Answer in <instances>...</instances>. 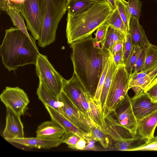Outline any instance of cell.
<instances>
[{
  "label": "cell",
  "instance_id": "2e32d148",
  "mask_svg": "<svg viewBox=\"0 0 157 157\" xmlns=\"http://www.w3.org/2000/svg\"><path fill=\"white\" fill-rule=\"evenodd\" d=\"M9 143H15L30 148L49 149L57 147L61 143V139L58 140H50L37 137H23L5 139Z\"/></svg>",
  "mask_w": 157,
  "mask_h": 157
},
{
  "label": "cell",
  "instance_id": "7bdbcfd3",
  "mask_svg": "<svg viewBox=\"0 0 157 157\" xmlns=\"http://www.w3.org/2000/svg\"><path fill=\"white\" fill-rule=\"evenodd\" d=\"M112 56L113 61L117 66L120 64H122L123 50L117 52Z\"/></svg>",
  "mask_w": 157,
  "mask_h": 157
},
{
  "label": "cell",
  "instance_id": "ffe728a7",
  "mask_svg": "<svg viewBox=\"0 0 157 157\" xmlns=\"http://www.w3.org/2000/svg\"><path fill=\"white\" fill-rule=\"evenodd\" d=\"M128 32L130 34L134 46H138L141 48H145L151 44L143 27L139 23V19L137 18H131Z\"/></svg>",
  "mask_w": 157,
  "mask_h": 157
},
{
  "label": "cell",
  "instance_id": "ac0fdd59",
  "mask_svg": "<svg viewBox=\"0 0 157 157\" xmlns=\"http://www.w3.org/2000/svg\"><path fill=\"white\" fill-rule=\"evenodd\" d=\"M137 121V134L138 136L147 140L154 137V132L157 126V110Z\"/></svg>",
  "mask_w": 157,
  "mask_h": 157
},
{
  "label": "cell",
  "instance_id": "e575fe53",
  "mask_svg": "<svg viewBox=\"0 0 157 157\" xmlns=\"http://www.w3.org/2000/svg\"><path fill=\"white\" fill-rule=\"evenodd\" d=\"M128 8L132 17L139 19L140 16L142 2L140 0H127Z\"/></svg>",
  "mask_w": 157,
  "mask_h": 157
},
{
  "label": "cell",
  "instance_id": "60d3db41",
  "mask_svg": "<svg viewBox=\"0 0 157 157\" xmlns=\"http://www.w3.org/2000/svg\"><path fill=\"white\" fill-rule=\"evenodd\" d=\"M145 54L144 48H141L139 56L134 67L133 73L141 71L145 61Z\"/></svg>",
  "mask_w": 157,
  "mask_h": 157
},
{
  "label": "cell",
  "instance_id": "cb8c5ba5",
  "mask_svg": "<svg viewBox=\"0 0 157 157\" xmlns=\"http://www.w3.org/2000/svg\"><path fill=\"white\" fill-rule=\"evenodd\" d=\"M144 49L145 61L141 71L147 72L157 66V46L151 44Z\"/></svg>",
  "mask_w": 157,
  "mask_h": 157
},
{
  "label": "cell",
  "instance_id": "e0dca14e",
  "mask_svg": "<svg viewBox=\"0 0 157 157\" xmlns=\"http://www.w3.org/2000/svg\"><path fill=\"white\" fill-rule=\"evenodd\" d=\"M65 132L61 126L52 120L41 123L36 131V137L50 140L60 139Z\"/></svg>",
  "mask_w": 157,
  "mask_h": 157
},
{
  "label": "cell",
  "instance_id": "83f0119b",
  "mask_svg": "<svg viewBox=\"0 0 157 157\" xmlns=\"http://www.w3.org/2000/svg\"><path fill=\"white\" fill-rule=\"evenodd\" d=\"M90 128L91 136L89 138L94 139L96 142L99 141L104 148H109L111 142L108 135L103 132L93 121H91V126Z\"/></svg>",
  "mask_w": 157,
  "mask_h": 157
},
{
  "label": "cell",
  "instance_id": "bcb514c9",
  "mask_svg": "<svg viewBox=\"0 0 157 157\" xmlns=\"http://www.w3.org/2000/svg\"><path fill=\"white\" fill-rule=\"evenodd\" d=\"M112 6L113 10L116 8V2L117 0H106Z\"/></svg>",
  "mask_w": 157,
  "mask_h": 157
},
{
  "label": "cell",
  "instance_id": "7a4b0ae2",
  "mask_svg": "<svg viewBox=\"0 0 157 157\" xmlns=\"http://www.w3.org/2000/svg\"><path fill=\"white\" fill-rule=\"evenodd\" d=\"M40 53L36 42L32 40L19 28L11 27L5 30L0 47L2 63L9 71L19 67L36 65Z\"/></svg>",
  "mask_w": 157,
  "mask_h": 157
},
{
  "label": "cell",
  "instance_id": "f546056e",
  "mask_svg": "<svg viewBox=\"0 0 157 157\" xmlns=\"http://www.w3.org/2000/svg\"><path fill=\"white\" fill-rule=\"evenodd\" d=\"M109 26L120 31L126 37L128 33L124 24L116 8L107 21Z\"/></svg>",
  "mask_w": 157,
  "mask_h": 157
},
{
  "label": "cell",
  "instance_id": "4316f807",
  "mask_svg": "<svg viewBox=\"0 0 157 157\" xmlns=\"http://www.w3.org/2000/svg\"><path fill=\"white\" fill-rule=\"evenodd\" d=\"M126 37L120 31L109 26L105 38L101 43V48L110 52L113 45L118 40H124Z\"/></svg>",
  "mask_w": 157,
  "mask_h": 157
},
{
  "label": "cell",
  "instance_id": "d4e9b609",
  "mask_svg": "<svg viewBox=\"0 0 157 157\" xmlns=\"http://www.w3.org/2000/svg\"><path fill=\"white\" fill-rule=\"evenodd\" d=\"M90 106L94 121L103 132L106 133L105 117L101 105L90 98Z\"/></svg>",
  "mask_w": 157,
  "mask_h": 157
},
{
  "label": "cell",
  "instance_id": "ba28073f",
  "mask_svg": "<svg viewBox=\"0 0 157 157\" xmlns=\"http://www.w3.org/2000/svg\"><path fill=\"white\" fill-rule=\"evenodd\" d=\"M62 90L86 117L93 120L90 111V98L74 73L69 80L64 78Z\"/></svg>",
  "mask_w": 157,
  "mask_h": 157
},
{
  "label": "cell",
  "instance_id": "9a60e30c",
  "mask_svg": "<svg viewBox=\"0 0 157 157\" xmlns=\"http://www.w3.org/2000/svg\"><path fill=\"white\" fill-rule=\"evenodd\" d=\"M157 77V66L147 72L140 71L132 73L129 81V90L131 89L135 95L144 92V90Z\"/></svg>",
  "mask_w": 157,
  "mask_h": 157
},
{
  "label": "cell",
  "instance_id": "277c9868",
  "mask_svg": "<svg viewBox=\"0 0 157 157\" xmlns=\"http://www.w3.org/2000/svg\"><path fill=\"white\" fill-rule=\"evenodd\" d=\"M46 10L38 44L44 48L55 41L58 24L67 10V0H45Z\"/></svg>",
  "mask_w": 157,
  "mask_h": 157
},
{
  "label": "cell",
  "instance_id": "7dc6e473",
  "mask_svg": "<svg viewBox=\"0 0 157 157\" xmlns=\"http://www.w3.org/2000/svg\"><path fill=\"white\" fill-rule=\"evenodd\" d=\"M94 2H102L103 1H106V0H91Z\"/></svg>",
  "mask_w": 157,
  "mask_h": 157
},
{
  "label": "cell",
  "instance_id": "8d00e7d4",
  "mask_svg": "<svg viewBox=\"0 0 157 157\" xmlns=\"http://www.w3.org/2000/svg\"><path fill=\"white\" fill-rule=\"evenodd\" d=\"M133 151H157V136L147 140L146 142L132 149Z\"/></svg>",
  "mask_w": 157,
  "mask_h": 157
},
{
  "label": "cell",
  "instance_id": "ee69618b",
  "mask_svg": "<svg viewBox=\"0 0 157 157\" xmlns=\"http://www.w3.org/2000/svg\"><path fill=\"white\" fill-rule=\"evenodd\" d=\"M87 142L86 140L84 138H80L75 145V149L83 150Z\"/></svg>",
  "mask_w": 157,
  "mask_h": 157
},
{
  "label": "cell",
  "instance_id": "d590c367",
  "mask_svg": "<svg viewBox=\"0 0 157 157\" xmlns=\"http://www.w3.org/2000/svg\"><path fill=\"white\" fill-rule=\"evenodd\" d=\"M111 59V54L108 60L105 67L100 79L97 90L93 99L101 105L100 98L103 84L109 65Z\"/></svg>",
  "mask_w": 157,
  "mask_h": 157
},
{
  "label": "cell",
  "instance_id": "7c38bea8",
  "mask_svg": "<svg viewBox=\"0 0 157 157\" xmlns=\"http://www.w3.org/2000/svg\"><path fill=\"white\" fill-rule=\"evenodd\" d=\"M131 101L133 112L137 121L157 110V103L152 102L144 92L135 95L131 98Z\"/></svg>",
  "mask_w": 157,
  "mask_h": 157
},
{
  "label": "cell",
  "instance_id": "836d02e7",
  "mask_svg": "<svg viewBox=\"0 0 157 157\" xmlns=\"http://www.w3.org/2000/svg\"><path fill=\"white\" fill-rule=\"evenodd\" d=\"M133 47L130 34L128 32L124 41L122 64H125Z\"/></svg>",
  "mask_w": 157,
  "mask_h": 157
},
{
  "label": "cell",
  "instance_id": "f35d334b",
  "mask_svg": "<svg viewBox=\"0 0 157 157\" xmlns=\"http://www.w3.org/2000/svg\"><path fill=\"white\" fill-rule=\"evenodd\" d=\"M144 92L152 102L157 103V77L144 90Z\"/></svg>",
  "mask_w": 157,
  "mask_h": 157
},
{
  "label": "cell",
  "instance_id": "5bb4252c",
  "mask_svg": "<svg viewBox=\"0 0 157 157\" xmlns=\"http://www.w3.org/2000/svg\"><path fill=\"white\" fill-rule=\"evenodd\" d=\"M105 119L106 133L109 136L111 142L110 146L115 143L132 138L135 136L118 123L110 114L106 116Z\"/></svg>",
  "mask_w": 157,
  "mask_h": 157
},
{
  "label": "cell",
  "instance_id": "8992f818",
  "mask_svg": "<svg viewBox=\"0 0 157 157\" xmlns=\"http://www.w3.org/2000/svg\"><path fill=\"white\" fill-rule=\"evenodd\" d=\"M46 10L45 0H25L21 13L28 30L36 40L39 38Z\"/></svg>",
  "mask_w": 157,
  "mask_h": 157
},
{
  "label": "cell",
  "instance_id": "44dd1931",
  "mask_svg": "<svg viewBox=\"0 0 157 157\" xmlns=\"http://www.w3.org/2000/svg\"><path fill=\"white\" fill-rule=\"evenodd\" d=\"M44 106L51 119L61 126L65 130L66 132L73 133L85 140L88 138L61 113L49 106Z\"/></svg>",
  "mask_w": 157,
  "mask_h": 157
},
{
  "label": "cell",
  "instance_id": "c3c4849f",
  "mask_svg": "<svg viewBox=\"0 0 157 157\" xmlns=\"http://www.w3.org/2000/svg\"><path fill=\"white\" fill-rule=\"evenodd\" d=\"M156 1L157 2V0H156Z\"/></svg>",
  "mask_w": 157,
  "mask_h": 157
},
{
  "label": "cell",
  "instance_id": "b9f144b4",
  "mask_svg": "<svg viewBox=\"0 0 157 157\" xmlns=\"http://www.w3.org/2000/svg\"><path fill=\"white\" fill-rule=\"evenodd\" d=\"M124 40H118L113 45L110 52L112 55L117 52L123 50Z\"/></svg>",
  "mask_w": 157,
  "mask_h": 157
},
{
  "label": "cell",
  "instance_id": "1f68e13d",
  "mask_svg": "<svg viewBox=\"0 0 157 157\" xmlns=\"http://www.w3.org/2000/svg\"><path fill=\"white\" fill-rule=\"evenodd\" d=\"M25 0H0V10L6 11L12 10L16 12H21Z\"/></svg>",
  "mask_w": 157,
  "mask_h": 157
},
{
  "label": "cell",
  "instance_id": "52a82bcc",
  "mask_svg": "<svg viewBox=\"0 0 157 157\" xmlns=\"http://www.w3.org/2000/svg\"><path fill=\"white\" fill-rule=\"evenodd\" d=\"M36 65V73L51 93L58 98L62 91L64 78L55 70L47 56L40 54Z\"/></svg>",
  "mask_w": 157,
  "mask_h": 157
},
{
  "label": "cell",
  "instance_id": "d6986e66",
  "mask_svg": "<svg viewBox=\"0 0 157 157\" xmlns=\"http://www.w3.org/2000/svg\"><path fill=\"white\" fill-rule=\"evenodd\" d=\"M39 79L36 91L39 99L44 106H49L62 114L63 102L51 93L41 78H39Z\"/></svg>",
  "mask_w": 157,
  "mask_h": 157
},
{
  "label": "cell",
  "instance_id": "30bf717a",
  "mask_svg": "<svg viewBox=\"0 0 157 157\" xmlns=\"http://www.w3.org/2000/svg\"><path fill=\"white\" fill-rule=\"evenodd\" d=\"M0 98L6 108L20 117L24 115L29 102L26 93L18 87L6 86L1 94Z\"/></svg>",
  "mask_w": 157,
  "mask_h": 157
},
{
  "label": "cell",
  "instance_id": "f6af8a7d",
  "mask_svg": "<svg viewBox=\"0 0 157 157\" xmlns=\"http://www.w3.org/2000/svg\"><path fill=\"white\" fill-rule=\"evenodd\" d=\"M87 145L84 148L83 150H94L95 149V143L96 141L94 139L89 138L86 140Z\"/></svg>",
  "mask_w": 157,
  "mask_h": 157
},
{
  "label": "cell",
  "instance_id": "7402d4cb",
  "mask_svg": "<svg viewBox=\"0 0 157 157\" xmlns=\"http://www.w3.org/2000/svg\"><path fill=\"white\" fill-rule=\"evenodd\" d=\"M95 2L91 0H67V13L75 15L83 13L91 8Z\"/></svg>",
  "mask_w": 157,
  "mask_h": 157
},
{
  "label": "cell",
  "instance_id": "d6a6232c",
  "mask_svg": "<svg viewBox=\"0 0 157 157\" xmlns=\"http://www.w3.org/2000/svg\"><path fill=\"white\" fill-rule=\"evenodd\" d=\"M141 50V48L139 46H134L132 53L125 64L126 70L130 75L132 73V70H133L134 66Z\"/></svg>",
  "mask_w": 157,
  "mask_h": 157
},
{
  "label": "cell",
  "instance_id": "603a6c76",
  "mask_svg": "<svg viewBox=\"0 0 157 157\" xmlns=\"http://www.w3.org/2000/svg\"><path fill=\"white\" fill-rule=\"evenodd\" d=\"M147 140L136 135L132 138L127 139L115 143L109 147L112 150L129 151L145 143Z\"/></svg>",
  "mask_w": 157,
  "mask_h": 157
},
{
  "label": "cell",
  "instance_id": "74e56055",
  "mask_svg": "<svg viewBox=\"0 0 157 157\" xmlns=\"http://www.w3.org/2000/svg\"><path fill=\"white\" fill-rule=\"evenodd\" d=\"M80 138L73 133L65 132L61 140L62 143L66 144L69 148L75 149V145Z\"/></svg>",
  "mask_w": 157,
  "mask_h": 157
},
{
  "label": "cell",
  "instance_id": "8fae6325",
  "mask_svg": "<svg viewBox=\"0 0 157 157\" xmlns=\"http://www.w3.org/2000/svg\"><path fill=\"white\" fill-rule=\"evenodd\" d=\"M109 114L121 126L134 136L137 135L138 121L133 111L131 98L128 93Z\"/></svg>",
  "mask_w": 157,
  "mask_h": 157
},
{
  "label": "cell",
  "instance_id": "4dcf8cb0",
  "mask_svg": "<svg viewBox=\"0 0 157 157\" xmlns=\"http://www.w3.org/2000/svg\"><path fill=\"white\" fill-rule=\"evenodd\" d=\"M116 8L119 13L128 33L129 30V25L132 17L128 8V2L125 0H117Z\"/></svg>",
  "mask_w": 157,
  "mask_h": 157
},
{
  "label": "cell",
  "instance_id": "9c48e42d",
  "mask_svg": "<svg viewBox=\"0 0 157 157\" xmlns=\"http://www.w3.org/2000/svg\"><path fill=\"white\" fill-rule=\"evenodd\" d=\"M63 103L62 114L87 137L91 136L90 128L84 114L77 108L62 90L58 97Z\"/></svg>",
  "mask_w": 157,
  "mask_h": 157
},
{
  "label": "cell",
  "instance_id": "3957f363",
  "mask_svg": "<svg viewBox=\"0 0 157 157\" xmlns=\"http://www.w3.org/2000/svg\"><path fill=\"white\" fill-rule=\"evenodd\" d=\"M114 10L106 0L95 2L86 11L75 15L67 13L66 34L67 43L83 39L108 20Z\"/></svg>",
  "mask_w": 157,
  "mask_h": 157
},
{
  "label": "cell",
  "instance_id": "6da1fadb",
  "mask_svg": "<svg viewBox=\"0 0 157 157\" xmlns=\"http://www.w3.org/2000/svg\"><path fill=\"white\" fill-rule=\"evenodd\" d=\"M92 34L70 44L74 73L90 98H94L111 53L102 49Z\"/></svg>",
  "mask_w": 157,
  "mask_h": 157
},
{
  "label": "cell",
  "instance_id": "5b68a950",
  "mask_svg": "<svg viewBox=\"0 0 157 157\" xmlns=\"http://www.w3.org/2000/svg\"><path fill=\"white\" fill-rule=\"evenodd\" d=\"M130 75L124 64L117 66L103 110L105 117L110 113L128 93Z\"/></svg>",
  "mask_w": 157,
  "mask_h": 157
},
{
  "label": "cell",
  "instance_id": "4fadbf2b",
  "mask_svg": "<svg viewBox=\"0 0 157 157\" xmlns=\"http://www.w3.org/2000/svg\"><path fill=\"white\" fill-rule=\"evenodd\" d=\"M4 139L24 137V126L20 116L6 108V123L2 134Z\"/></svg>",
  "mask_w": 157,
  "mask_h": 157
},
{
  "label": "cell",
  "instance_id": "f1b7e54d",
  "mask_svg": "<svg viewBox=\"0 0 157 157\" xmlns=\"http://www.w3.org/2000/svg\"><path fill=\"white\" fill-rule=\"evenodd\" d=\"M6 12L10 17L14 26L19 28L32 40L36 42L35 39L28 33L24 21V18L20 12L12 10H8Z\"/></svg>",
  "mask_w": 157,
  "mask_h": 157
},
{
  "label": "cell",
  "instance_id": "ab89813d",
  "mask_svg": "<svg viewBox=\"0 0 157 157\" xmlns=\"http://www.w3.org/2000/svg\"><path fill=\"white\" fill-rule=\"evenodd\" d=\"M109 26L106 21L98 28L94 38L96 42L101 44L105 38Z\"/></svg>",
  "mask_w": 157,
  "mask_h": 157
},
{
  "label": "cell",
  "instance_id": "484cf974",
  "mask_svg": "<svg viewBox=\"0 0 157 157\" xmlns=\"http://www.w3.org/2000/svg\"><path fill=\"white\" fill-rule=\"evenodd\" d=\"M117 67L113 61V56L111 54L110 63L106 74L101 95L100 101L102 110L105 105L113 76L116 71Z\"/></svg>",
  "mask_w": 157,
  "mask_h": 157
}]
</instances>
